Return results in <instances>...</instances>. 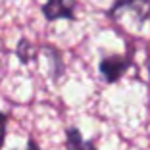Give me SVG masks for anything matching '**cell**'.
<instances>
[{
    "instance_id": "8992f818",
    "label": "cell",
    "mask_w": 150,
    "mask_h": 150,
    "mask_svg": "<svg viewBox=\"0 0 150 150\" xmlns=\"http://www.w3.org/2000/svg\"><path fill=\"white\" fill-rule=\"evenodd\" d=\"M6 125H8V117L0 112V146L4 144V137H6Z\"/></svg>"
},
{
    "instance_id": "6da1fadb",
    "label": "cell",
    "mask_w": 150,
    "mask_h": 150,
    "mask_svg": "<svg viewBox=\"0 0 150 150\" xmlns=\"http://www.w3.org/2000/svg\"><path fill=\"white\" fill-rule=\"evenodd\" d=\"M131 67V60L129 58H121V56H108L104 58L98 66L102 77L108 81V83H115V81L121 79V75Z\"/></svg>"
},
{
    "instance_id": "277c9868",
    "label": "cell",
    "mask_w": 150,
    "mask_h": 150,
    "mask_svg": "<svg viewBox=\"0 0 150 150\" xmlns=\"http://www.w3.org/2000/svg\"><path fill=\"white\" fill-rule=\"evenodd\" d=\"M67 150H96L93 142L83 141L79 129H67V142H66Z\"/></svg>"
},
{
    "instance_id": "3957f363",
    "label": "cell",
    "mask_w": 150,
    "mask_h": 150,
    "mask_svg": "<svg viewBox=\"0 0 150 150\" xmlns=\"http://www.w3.org/2000/svg\"><path fill=\"white\" fill-rule=\"evenodd\" d=\"M125 8L133 10V13L137 16V25H142L150 16V0H115L114 6L110 8V16L114 18L117 12Z\"/></svg>"
},
{
    "instance_id": "7a4b0ae2",
    "label": "cell",
    "mask_w": 150,
    "mask_h": 150,
    "mask_svg": "<svg viewBox=\"0 0 150 150\" xmlns=\"http://www.w3.org/2000/svg\"><path fill=\"white\" fill-rule=\"evenodd\" d=\"M42 13L48 21H54V19H73L75 18V0H48L42 6Z\"/></svg>"
},
{
    "instance_id": "5b68a950",
    "label": "cell",
    "mask_w": 150,
    "mask_h": 150,
    "mask_svg": "<svg viewBox=\"0 0 150 150\" xmlns=\"http://www.w3.org/2000/svg\"><path fill=\"white\" fill-rule=\"evenodd\" d=\"M33 54H35V48H33L31 44L27 42L25 39L19 40V44H18V56H19V60H21L23 64H27L29 60H33Z\"/></svg>"
}]
</instances>
